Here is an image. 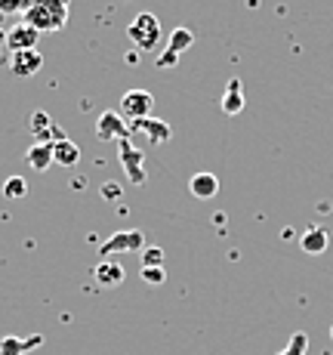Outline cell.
<instances>
[{"mask_svg":"<svg viewBox=\"0 0 333 355\" xmlns=\"http://www.w3.org/2000/svg\"><path fill=\"white\" fill-rule=\"evenodd\" d=\"M68 10H71L68 0H31V10L22 16V22L40 34L59 31L68 25Z\"/></svg>","mask_w":333,"mask_h":355,"instance_id":"6da1fadb","label":"cell"},{"mask_svg":"<svg viewBox=\"0 0 333 355\" xmlns=\"http://www.w3.org/2000/svg\"><path fill=\"white\" fill-rule=\"evenodd\" d=\"M127 37H130L142 53L154 50V46L161 44V37H164V34H161L158 16H154V12H139V16L130 22V28H127Z\"/></svg>","mask_w":333,"mask_h":355,"instance_id":"7a4b0ae2","label":"cell"},{"mask_svg":"<svg viewBox=\"0 0 333 355\" xmlns=\"http://www.w3.org/2000/svg\"><path fill=\"white\" fill-rule=\"evenodd\" d=\"M152 112H154V96L148 90H127L124 93V99H120V108H118V114L124 121H142V118H152Z\"/></svg>","mask_w":333,"mask_h":355,"instance_id":"3957f363","label":"cell"},{"mask_svg":"<svg viewBox=\"0 0 333 355\" xmlns=\"http://www.w3.org/2000/svg\"><path fill=\"white\" fill-rule=\"evenodd\" d=\"M124 250H145V232L130 229V232H114L108 241L99 244V257L108 259L111 254H124Z\"/></svg>","mask_w":333,"mask_h":355,"instance_id":"277c9868","label":"cell"},{"mask_svg":"<svg viewBox=\"0 0 333 355\" xmlns=\"http://www.w3.org/2000/svg\"><path fill=\"white\" fill-rule=\"evenodd\" d=\"M120 155H124L127 180H130L133 186H145V158H142V152L133 148L130 139H120Z\"/></svg>","mask_w":333,"mask_h":355,"instance_id":"5b68a950","label":"cell"},{"mask_svg":"<svg viewBox=\"0 0 333 355\" xmlns=\"http://www.w3.org/2000/svg\"><path fill=\"white\" fill-rule=\"evenodd\" d=\"M130 130H127V121L120 118L118 112H102L96 121V139L111 142V139H127Z\"/></svg>","mask_w":333,"mask_h":355,"instance_id":"8992f818","label":"cell"},{"mask_svg":"<svg viewBox=\"0 0 333 355\" xmlns=\"http://www.w3.org/2000/svg\"><path fill=\"white\" fill-rule=\"evenodd\" d=\"M37 40H40V31H34L31 25L19 22L6 31V50L10 53H22V50H37Z\"/></svg>","mask_w":333,"mask_h":355,"instance_id":"52a82bcc","label":"cell"},{"mask_svg":"<svg viewBox=\"0 0 333 355\" xmlns=\"http://www.w3.org/2000/svg\"><path fill=\"white\" fill-rule=\"evenodd\" d=\"M44 68V56L37 50H22V53H10V71L16 78H34Z\"/></svg>","mask_w":333,"mask_h":355,"instance_id":"ba28073f","label":"cell"},{"mask_svg":"<svg viewBox=\"0 0 333 355\" xmlns=\"http://www.w3.org/2000/svg\"><path fill=\"white\" fill-rule=\"evenodd\" d=\"M31 133L37 136V142H46V146H53V142L65 139V133H62V130H59L56 124H53L46 112H34V114H31Z\"/></svg>","mask_w":333,"mask_h":355,"instance_id":"9c48e42d","label":"cell"},{"mask_svg":"<svg viewBox=\"0 0 333 355\" xmlns=\"http://www.w3.org/2000/svg\"><path fill=\"white\" fill-rule=\"evenodd\" d=\"M93 282L99 288H120L124 284V266L114 263V259H102L96 269H93Z\"/></svg>","mask_w":333,"mask_h":355,"instance_id":"30bf717a","label":"cell"},{"mask_svg":"<svg viewBox=\"0 0 333 355\" xmlns=\"http://www.w3.org/2000/svg\"><path fill=\"white\" fill-rule=\"evenodd\" d=\"M327 244H330V235H327V229H321V226H312V229H305L300 235V248L305 250V254H312V257L324 254Z\"/></svg>","mask_w":333,"mask_h":355,"instance_id":"8fae6325","label":"cell"},{"mask_svg":"<svg viewBox=\"0 0 333 355\" xmlns=\"http://www.w3.org/2000/svg\"><path fill=\"white\" fill-rule=\"evenodd\" d=\"M133 130H139V133H145L148 139L154 142V146H161V142H167L170 136H173V130H170L167 121H158V118H142V121H136Z\"/></svg>","mask_w":333,"mask_h":355,"instance_id":"7c38bea8","label":"cell"},{"mask_svg":"<svg viewBox=\"0 0 333 355\" xmlns=\"http://www.w3.org/2000/svg\"><path fill=\"white\" fill-rule=\"evenodd\" d=\"M78 161H80L78 142H71L68 136L59 139V142H53V164H59V167H74Z\"/></svg>","mask_w":333,"mask_h":355,"instance_id":"4fadbf2b","label":"cell"},{"mask_svg":"<svg viewBox=\"0 0 333 355\" xmlns=\"http://www.w3.org/2000/svg\"><path fill=\"white\" fill-rule=\"evenodd\" d=\"M25 161H28L31 170L44 173V170L53 167V146H46V142H34L28 152H25Z\"/></svg>","mask_w":333,"mask_h":355,"instance_id":"5bb4252c","label":"cell"},{"mask_svg":"<svg viewBox=\"0 0 333 355\" xmlns=\"http://www.w3.org/2000/svg\"><path fill=\"white\" fill-rule=\"evenodd\" d=\"M222 112L226 114H241L244 112V90H241V80L232 78L226 84V93H222Z\"/></svg>","mask_w":333,"mask_h":355,"instance_id":"9a60e30c","label":"cell"},{"mask_svg":"<svg viewBox=\"0 0 333 355\" xmlns=\"http://www.w3.org/2000/svg\"><path fill=\"white\" fill-rule=\"evenodd\" d=\"M188 189L195 198H216L219 195V180H216V173H195Z\"/></svg>","mask_w":333,"mask_h":355,"instance_id":"2e32d148","label":"cell"},{"mask_svg":"<svg viewBox=\"0 0 333 355\" xmlns=\"http://www.w3.org/2000/svg\"><path fill=\"white\" fill-rule=\"evenodd\" d=\"M40 343H44V337H28V340H22V337H3V340H0V355H25V352L37 349Z\"/></svg>","mask_w":333,"mask_h":355,"instance_id":"e0dca14e","label":"cell"},{"mask_svg":"<svg viewBox=\"0 0 333 355\" xmlns=\"http://www.w3.org/2000/svg\"><path fill=\"white\" fill-rule=\"evenodd\" d=\"M192 44H195V34L188 28H173L170 31V37H167V50H173V53L192 50Z\"/></svg>","mask_w":333,"mask_h":355,"instance_id":"ac0fdd59","label":"cell"},{"mask_svg":"<svg viewBox=\"0 0 333 355\" xmlns=\"http://www.w3.org/2000/svg\"><path fill=\"white\" fill-rule=\"evenodd\" d=\"M28 195V182L22 180V176H10V180L3 182V198H10V201H19V198Z\"/></svg>","mask_w":333,"mask_h":355,"instance_id":"d6986e66","label":"cell"},{"mask_svg":"<svg viewBox=\"0 0 333 355\" xmlns=\"http://www.w3.org/2000/svg\"><path fill=\"white\" fill-rule=\"evenodd\" d=\"M31 0H0V16H19V12H28Z\"/></svg>","mask_w":333,"mask_h":355,"instance_id":"ffe728a7","label":"cell"},{"mask_svg":"<svg viewBox=\"0 0 333 355\" xmlns=\"http://www.w3.org/2000/svg\"><path fill=\"white\" fill-rule=\"evenodd\" d=\"M164 266V250L161 248H145L142 250V269H161Z\"/></svg>","mask_w":333,"mask_h":355,"instance_id":"44dd1931","label":"cell"},{"mask_svg":"<svg viewBox=\"0 0 333 355\" xmlns=\"http://www.w3.org/2000/svg\"><path fill=\"white\" fill-rule=\"evenodd\" d=\"M305 349H309V337L300 331V334H294V340L287 343V349L278 352V355H305Z\"/></svg>","mask_w":333,"mask_h":355,"instance_id":"7402d4cb","label":"cell"},{"mask_svg":"<svg viewBox=\"0 0 333 355\" xmlns=\"http://www.w3.org/2000/svg\"><path fill=\"white\" fill-rule=\"evenodd\" d=\"M142 282L152 284V288H158V284L167 282V269L161 266V269H142Z\"/></svg>","mask_w":333,"mask_h":355,"instance_id":"603a6c76","label":"cell"},{"mask_svg":"<svg viewBox=\"0 0 333 355\" xmlns=\"http://www.w3.org/2000/svg\"><path fill=\"white\" fill-rule=\"evenodd\" d=\"M173 65H179V53L164 50V53L158 56V68H173Z\"/></svg>","mask_w":333,"mask_h":355,"instance_id":"cb8c5ba5","label":"cell"},{"mask_svg":"<svg viewBox=\"0 0 333 355\" xmlns=\"http://www.w3.org/2000/svg\"><path fill=\"white\" fill-rule=\"evenodd\" d=\"M102 198H105V201H114V198H120V186L118 182H105V186H102Z\"/></svg>","mask_w":333,"mask_h":355,"instance_id":"d4e9b609","label":"cell"},{"mask_svg":"<svg viewBox=\"0 0 333 355\" xmlns=\"http://www.w3.org/2000/svg\"><path fill=\"white\" fill-rule=\"evenodd\" d=\"M3 53H6V31H0V62H3Z\"/></svg>","mask_w":333,"mask_h":355,"instance_id":"484cf974","label":"cell"},{"mask_svg":"<svg viewBox=\"0 0 333 355\" xmlns=\"http://www.w3.org/2000/svg\"><path fill=\"white\" fill-rule=\"evenodd\" d=\"M330 337H333V327H330Z\"/></svg>","mask_w":333,"mask_h":355,"instance_id":"4316f807","label":"cell"}]
</instances>
